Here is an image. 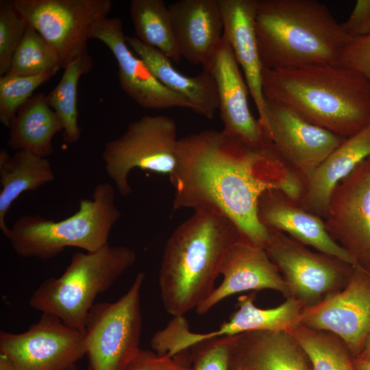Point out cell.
Listing matches in <instances>:
<instances>
[{"label":"cell","instance_id":"26","mask_svg":"<svg viewBox=\"0 0 370 370\" xmlns=\"http://www.w3.org/2000/svg\"><path fill=\"white\" fill-rule=\"evenodd\" d=\"M8 145L47 158L53 152V138L63 130L62 123L43 92L34 94L17 111L8 127Z\"/></svg>","mask_w":370,"mask_h":370},{"label":"cell","instance_id":"29","mask_svg":"<svg viewBox=\"0 0 370 370\" xmlns=\"http://www.w3.org/2000/svg\"><path fill=\"white\" fill-rule=\"evenodd\" d=\"M290 333L307 354L313 370H356L355 358L336 335L303 325Z\"/></svg>","mask_w":370,"mask_h":370},{"label":"cell","instance_id":"19","mask_svg":"<svg viewBox=\"0 0 370 370\" xmlns=\"http://www.w3.org/2000/svg\"><path fill=\"white\" fill-rule=\"evenodd\" d=\"M168 7L181 57L207 68L223 39L219 0H177Z\"/></svg>","mask_w":370,"mask_h":370},{"label":"cell","instance_id":"6","mask_svg":"<svg viewBox=\"0 0 370 370\" xmlns=\"http://www.w3.org/2000/svg\"><path fill=\"white\" fill-rule=\"evenodd\" d=\"M136 260L132 249L109 243L95 251L76 252L60 276L45 280L34 290L29 304L84 333L97 297L110 288Z\"/></svg>","mask_w":370,"mask_h":370},{"label":"cell","instance_id":"1","mask_svg":"<svg viewBox=\"0 0 370 370\" xmlns=\"http://www.w3.org/2000/svg\"><path fill=\"white\" fill-rule=\"evenodd\" d=\"M267 141L252 147L223 130H210L179 139L177 164L169 175L175 189L173 208L224 215L244 241L264 249L270 232L258 217V199L281 186Z\"/></svg>","mask_w":370,"mask_h":370},{"label":"cell","instance_id":"8","mask_svg":"<svg viewBox=\"0 0 370 370\" xmlns=\"http://www.w3.org/2000/svg\"><path fill=\"white\" fill-rule=\"evenodd\" d=\"M177 125L164 115H145L130 122L119 137L104 144L107 176L121 196L132 193L128 182L135 169L170 175L177 164Z\"/></svg>","mask_w":370,"mask_h":370},{"label":"cell","instance_id":"4","mask_svg":"<svg viewBox=\"0 0 370 370\" xmlns=\"http://www.w3.org/2000/svg\"><path fill=\"white\" fill-rule=\"evenodd\" d=\"M255 28L263 68L337 64L350 38L317 0H257Z\"/></svg>","mask_w":370,"mask_h":370},{"label":"cell","instance_id":"10","mask_svg":"<svg viewBox=\"0 0 370 370\" xmlns=\"http://www.w3.org/2000/svg\"><path fill=\"white\" fill-rule=\"evenodd\" d=\"M29 26L57 51L64 69L88 51L94 25L108 17L110 0H13Z\"/></svg>","mask_w":370,"mask_h":370},{"label":"cell","instance_id":"39","mask_svg":"<svg viewBox=\"0 0 370 370\" xmlns=\"http://www.w3.org/2000/svg\"><path fill=\"white\" fill-rule=\"evenodd\" d=\"M356 370H370V360L354 359Z\"/></svg>","mask_w":370,"mask_h":370},{"label":"cell","instance_id":"20","mask_svg":"<svg viewBox=\"0 0 370 370\" xmlns=\"http://www.w3.org/2000/svg\"><path fill=\"white\" fill-rule=\"evenodd\" d=\"M258 217L268 230L284 233L315 250L356 265L328 234L323 219L302 208L278 190L264 192L258 202Z\"/></svg>","mask_w":370,"mask_h":370},{"label":"cell","instance_id":"3","mask_svg":"<svg viewBox=\"0 0 370 370\" xmlns=\"http://www.w3.org/2000/svg\"><path fill=\"white\" fill-rule=\"evenodd\" d=\"M243 240L227 217L208 210H195L168 238L160 263L158 282L166 312L184 316L196 310L214 289L223 260Z\"/></svg>","mask_w":370,"mask_h":370},{"label":"cell","instance_id":"33","mask_svg":"<svg viewBox=\"0 0 370 370\" xmlns=\"http://www.w3.org/2000/svg\"><path fill=\"white\" fill-rule=\"evenodd\" d=\"M190 350L188 370H229L225 336L202 341Z\"/></svg>","mask_w":370,"mask_h":370},{"label":"cell","instance_id":"7","mask_svg":"<svg viewBox=\"0 0 370 370\" xmlns=\"http://www.w3.org/2000/svg\"><path fill=\"white\" fill-rule=\"evenodd\" d=\"M145 277L138 272L119 299L97 303L90 310L84 332L88 370H127L140 353Z\"/></svg>","mask_w":370,"mask_h":370},{"label":"cell","instance_id":"24","mask_svg":"<svg viewBox=\"0 0 370 370\" xmlns=\"http://www.w3.org/2000/svg\"><path fill=\"white\" fill-rule=\"evenodd\" d=\"M126 42L162 84L186 98L195 113L208 119L214 118L219 110V98L214 79L209 71L202 69L198 75L187 76L178 71L163 53L142 43L134 36H126Z\"/></svg>","mask_w":370,"mask_h":370},{"label":"cell","instance_id":"38","mask_svg":"<svg viewBox=\"0 0 370 370\" xmlns=\"http://www.w3.org/2000/svg\"><path fill=\"white\" fill-rule=\"evenodd\" d=\"M0 370H15L10 359L0 353Z\"/></svg>","mask_w":370,"mask_h":370},{"label":"cell","instance_id":"32","mask_svg":"<svg viewBox=\"0 0 370 370\" xmlns=\"http://www.w3.org/2000/svg\"><path fill=\"white\" fill-rule=\"evenodd\" d=\"M28 24L13 1H0V75H5Z\"/></svg>","mask_w":370,"mask_h":370},{"label":"cell","instance_id":"16","mask_svg":"<svg viewBox=\"0 0 370 370\" xmlns=\"http://www.w3.org/2000/svg\"><path fill=\"white\" fill-rule=\"evenodd\" d=\"M204 69L214 79L223 130L247 145L259 147L269 138L252 115L248 104L249 88L232 49L223 36L222 42L209 66Z\"/></svg>","mask_w":370,"mask_h":370},{"label":"cell","instance_id":"2","mask_svg":"<svg viewBox=\"0 0 370 370\" xmlns=\"http://www.w3.org/2000/svg\"><path fill=\"white\" fill-rule=\"evenodd\" d=\"M262 86L264 99L345 138L370 124V84L358 72L338 64L263 68Z\"/></svg>","mask_w":370,"mask_h":370},{"label":"cell","instance_id":"27","mask_svg":"<svg viewBox=\"0 0 370 370\" xmlns=\"http://www.w3.org/2000/svg\"><path fill=\"white\" fill-rule=\"evenodd\" d=\"M130 14L135 37L153 47L171 61L181 60L175 40L171 13L163 0H132Z\"/></svg>","mask_w":370,"mask_h":370},{"label":"cell","instance_id":"31","mask_svg":"<svg viewBox=\"0 0 370 370\" xmlns=\"http://www.w3.org/2000/svg\"><path fill=\"white\" fill-rule=\"evenodd\" d=\"M56 73L21 76L4 75L0 77V121L5 127L18 109L34 95V90Z\"/></svg>","mask_w":370,"mask_h":370},{"label":"cell","instance_id":"15","mask_svg":"<svg viewBox=\"0 0 370 370\" xmlns=\"http://www.w3.org/2000/svg\"><path fill=\"white\" fill-rule=\"evenodd\" d=\"M90 38L100 40L110 50L117 63L121 88L139 106L150 110H192L191 103L186 98L162 84L145 62L134 54L127 44L120 18L106 17L97 21L91 29Z\"/></svg>","mask_w":370,"mask_h":370},{"label":"cell","instance_id":"35","mask_svg":"<svg viewBox=\"0 0 370 370\" xmlns=\"http://www.w3.org/2000/svg\"><path fill=\"white\" fill-rule=\"evenodd\" d=\"M341 25L350 38L370 34V0H358L349 16Z\"/></svg>","mask_w":370,"mask_h":370},{"label":"cell","instance_id":"14","mask_svg":"<svg viewBox=\"0 0 370 370\" xmlns=\"http://www.w3.org/2000/svg\"><path fill=\"white\" fill-rule=\"evenodd\" d=\"M262 127L283 160L304 180L345 139L308 121L291 108L265 99Z\"/></svg>","mask_w":370,"mask_h":370},{"label":"cell","instance_id":"23","mask_svg":"<svg viewBox=\"0 0 370 370\" xmlns=\"http://www.w3.org/2000/svg\"><path fill=\"white\" fill-rule=\"evenodd\" d=\"M370 156V124L345 138L305 182L299 201L306 210L324 219L336 186Z\"/></svg>","mask_w":370,"mask_h":370},{"label":"cell","instance_id":"28","mask_svg":"<svg viewBox=\"0 0 370 370\" xmlns=\"http://www.w3.org/2000/svg\"><path fill=\"white\" fill-rule=\"evenodd\" d=\"M92 65L88 51L79 56L64 68L59 82L47 95L49 106L62 123L63 138L69 144L77 142L81 136L77 106V88L81 76L88 73Z\"/></svg>","mask_w":370,"mask_h":370},{"label":"cell","instance_id":"37","mask_svg":"<svg viewBox=\"0 0 370 370\" xmlns=\"http://www.w3.org/2000/svg\"><path fill=\"white\" fill-rule=\"evenodd\" d=\"M356 359L360 360H370V332L366 339L364 347L356 358Z\"/></svg>","mask_w":370,"mask_h":370},{"label":"cell","instance_id":"9","mask_svg":"<svg viewBox=\"0 0 370 370\" xmlns=\"http://www.w3.org/2000/svg\"><path fill=\"white\" fill-rule=\"evenodd\" d=\"M269 232L270 238L264 249L285 280L290 297L303 307L314 306L345 286L354 265L332 255L312 251L280 232Z\"/></svg>","mask_w":370,"mask_h":370},{"label":"cell","instance_id":"18","mask_svg":"<svg viewBox=\"0 0 370 370\" xmlns=\"http://www.w3.org/2000/svg\"><path fill=\"white\" fill-rule=\"evenodd\" d=\"M221 284L195 310L204 314L225 298L245 291L273 290L286 299L288 286L264 248L241 240L226 254L220 269Z\"/></svg>","mask_w":370,"mask_h":370},{"label":"cell","instance_id":"36","mask_svg":"<svg viewBox=\"0 0 370 370\" xmlns=\"http://www.w3.org/2000/svg\"><path fill=\"white\" fill-rule=\"evenodd\" d=\"M179 356L170 357L160 355L155 352L140 349L137 357L134 360L127 370H159L175 369L182 364Z\"/></svg>","mask_w":370,"mask_h":370},{"label":"cell","instance_id":"30","mask_svg":"<svg viewBox=\"0 0 370 370\" xmlns=\"http://www.w3.org/2000/svg\"><path fill=\"white\" fill-rule=\"evenodd\" d=\"M62 68L57 51L34 28L27 26L5 75L33 76Z\"/></svg>","mask_w":370,"mask_h":370},{"label":"cell","instance_id":"5","mask_svg":"<svg viewBox=\"0 0 370 370\" xmlns=\"http://www.w3.org/2000/svg\"><path fill=\"white\" fill-rule=\"evenodd\" d=\"M115 197L111 184L99 183L91 197L81 199L72 215L58 221L40 215L21 216L6 238L25 258L52 259L67 247L95 251L109 243L110 232L121 217Z\"/></svg>","mask_w":370,"mask_h":370},{"label":"cell","instance_id":"41","mask_svg":"<svg viewBox=\"0 0 370 370\" xmlns=\"http://www.w3.org/2000/svg\"><path fill=\"white\" fill-rule=\"evenodd\" d=\"M67 370H78L77 365H74Z\"/></svg>","mask_w":370,"mask_h":370},{"label":"cell","instance_id":"13","mask_svg":"<svg viewBox=\"0 0 370 370\" xmlns=\"http://www.w3.org/2000/svg\"><path fill=\"white\" fill-rule=\"evenodd\" d=\"M301 323L336 335L356 358L370 332V272L354 265L342 290L303 308Z\"/></svg>","mask_w":370,"mask_h":370},{"label":"cell","instance_id":"11","mask_svg":"<svg viewBox=\"0 0 370 370\" xmlns=\"http://www.w3.org/2000/svg\"><path fill=\"white\" fill-rule=\"evenodd\" d=\"M0 353L15 370H67L85 356L84 334L42 313L25 332H0Z\"/></svg>","mask_w":370,"mask_h":370},{"label":"cell","instance_id":"22","mask_svg":"<svg viewBox=\"0 0 370 370\" xmlns=\"http://www.w3.org/2000/svg\"><path fill=\"white\" fill-rule=\"evenodd\" d=\"M223 33L242 69L249 94L257 108L260 124L265 122V99L262 92L263 65L260 56L255 15L257 0H219Z\"/></svg>","mask_w":370,"mask_h":370},{"label":"cell","instance_id":"40","mask_svg":"<svg viewBox=\"0 0 370 370\" xmlns=\"http://www.w3.org/2000/svg\"><path fill=\"white\" fill-rule=\"evenodd\" d=\"M189 364V357L185 360V362L179 367L175 369H159V370H188Z\"/></svg>","mask_w":370,"mask_h":370},{"label":"cell","instance_id":"25","mask_svg":"<svg viewBox=\"0 0 370 370\" xmlns=\"http://www.w3.org/2000/svg\"><path fill=\"white\" fill-rule=\"evenodd\" d=\"M55 178L51 162L26 151H16L10 155L0 151V230L7 238L10 227L5 217L12 204L24 192L35 191Z\"/></svg>","mask_w":370,"mask_h":370},{"label":"cell","instance_id":"21","mask_svg":"<svg viewBox=\"0 0 370 370\" xmlns=\"http://www.w3.org/2000/svg\"><path fill=\"white\" fill-rule=\"evenodd\" d=\"M225 337L229 370H313L290 332L256 331Z\"/></svg>","mask_w":370,"mask_h":370},{"label":"cell","instance_id":"34","mask_svg":"<svg viewBox=\"0 0 370 370\" xmlns=\"http://www.w3.org/2000/svg\"><path fill=\"white\" fill-rule=\"evenodd\" d=\"M362 75L370 84V34L352 38L337 62Z\"/></svg>","mask_w":370,"mask_h":370},{"label":"cell","instance_id":"17","mask_svg":"<svg viewBox=\"0 0 370 370\" xmlns=\"http://www.w3.org/2000/svg\"><path fill=\"white\" fill-rule=\"evenodd\" d=\"M256 293L238 298L237 310L229 320L216 330L208 333H195L187 322L178 323L173 329L171 343L174 349L182 352L195 345L212 338L232 336L256 332H292L301 325L302 305L293 297H288L280 305L271 308H260L254 304Z\"/></svg>","mask_w":370,"mask_h":370},{"label":"cell","instance_id":"12","mask_svg":"<svg viewBox=\"0 0 370 370\" xmlns=\"http://www.w3.org/2000/svg\"><path fill=\"white\" fill-rule=\"evenodd\" d=\"M323 221L332 239L370 272V156L336 186Z\"/></svg>","mask_w":370,"mask_h":370}]
</instances>
